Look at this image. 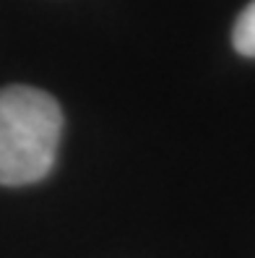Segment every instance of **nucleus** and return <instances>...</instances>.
Segmentation results:
<instances>
[{
    "instance_id": "obj_1",
    "label": "nucleus",
    "mask_w": 255,
    "mask_h": 258,
    "mask_svg": "<svg viewBox=\"0 0 255 258\" xmlns=\"http://www.w3.org/2000/svg\"><path fill=\"white\" fill-rule=\"evenodd\" d=\"M63 136V110L34 86L0 89V185L19 188L47 177Z\"/></svg>"
},
{
    "instance_id": "obj_2",
    "label": "nucleus",
    "mask_w": 255,
    "mask_h": 258,
    "mask_svg": "<svg viewBox=\"0 0 255 258\" xmlns=\"http://www.w3.org/2000/svg\"><path fill=\"white\" fill-rule=\"evenodd\" d=\"M232 44L239 55L255 57V0L237 16L232 29Z\"/></svg>"
}]
</instances>
